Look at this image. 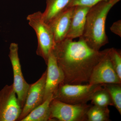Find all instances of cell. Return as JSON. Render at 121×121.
<instances>
[{
  "mask_svg": "<svg viewBox=\"0 0 121 121\" xmlns=\"http://www.w3.org/2000/svg\"><path fill=\"white\" fill-rule=\"evenodd\" d=\"M66 38L56 43L52 52L63 73L62 83L82 84L88 82L92 72L108 52L94 50L84 40Z\"/></svg>",
  "mask_w": 121,
  "mask_h": 121,
  "instance_id": "1",
  "label": "cell"
},
{
  "mask_svg": "<svg viewBox=\"0 0 121 121\" xmlns=\"http://www.w3.org/2000/svg\"><path fill=\"white\" fill-rule=\"evenodd\" d=\"M121 0H107L99 2L90 8L87 14L82 39L91 48L99 51L109 43L105 25L110 11Z\"/></svg>",
  "mask_w": 121,
  "mask_h": 121,
  "instance_id": "2",
  "label": "cell"
},
{
  "mask_svg": "<svg viewBox=\"0 0 121 121\" xmlns=\"http://www.w3.org/2000/svg\"><path fill=\"white\" fill-rule=\"evenodd\" d=\"M27 20L37 36L38 46L36 54L42 57L47 64L48 57L56 44L51 29L44 22L42 13L40 11L28 15Z\"/></svg>",
  "mask_w": 121,
  "mask_h": 121,
  "instance_id": "3",
  "label": "cell"
},
{
  "mask_svg": "<svg viewBox=\"0 0 121 121\" xmlns=\"http://www.w3.org/2000/svg\"><path fill=\"white\" fill-rule=\"evenodd\" d=\"M103 84H70L61 83L53 94V99L71 104H86Z\"/></svg>",
  "mask_w": 121,
  "mask_h": 121,
  "instance_id": "4",
  "label": "cell"
},
{
  "mask_svg": "<svg viewBox=\"0 0 121 121\" xmlns=\"http://www.w3.org/2000/svg\"><path fill=\"white\" fill-rule=\"evenodd\" d=\"M91 106L86 104H68L53 99L50 105V121H87L86 112Z\"/></svg>",
  "mask_w": 121,
  "mask_h": 121,
  "instance_id": "5",
  "label": "cell"
},
{
  "mask_svg": "<svg viewBox=\"0 0 121 121\" xmlns=\"http://www.w3.org/2000/svg\"><path fill=\"white\" fill-rule=\"evenodd\" d=\"M22 110L13 84L5 85L0 91V121H17Z\"/></svg>",
  "mask_w": 121,
  "mask_h": 121,
  "instance_id": "6",
  "label": "cell"
},
{
  "mask_svg": "<svg viewBox=\"0 0 121 121\" xmlns=\"http://www.w3.org/2000/svg\"><path fill=\"white\" fill-rule=\"evenodd\" d=\"M9 49V56L13 72V86L22 109L25 103L30 84L26 82L22 73L18 55V44L12 43Z\"/></svg>",
  "mask_w": 121,
  "mask_h": 121,
  "instance_id": "7",
  "label": "cell"
},
{
  "mask_svg": "<svg viewBox=\"0 0 121 121\" xmlns=\"http://www.w3.org/2000/svg\"><path fill=\"white\" fill-rule=\"evenodd\" d=\"M93 69L88 83L91 85L106 83L121 84V80L115 70L108 52Z\"/></svg>",
  "mask_w": 121,
  "mask_h": 121,
  "instance_id": "8",
  "label": "cell"
},
{
  "mask_svg": "<svg viewBox=\"0 0 121 121\" xmlns=\"http://www.w3.org/2000/svg\"><path fill=\"white\" fill-rule=\"evenodd\" d=\"M46 76L47 70L39 80L30 84L24 105L17 121H20L33 110L43 102Z\"/></svg>",
  "mask_w": 121,
  "mask_h": 121,
  "instance_id": "9",
  "label": "cell"
},
{
  "mask_svg": "<svg viewBox=\"0 0 121 121\" xmlns=\"http://www.w3.org/2000/svg\"><path fill=\"white\" fill-rule=\"evenodd\" d=\"M46 64L47 68L44 101L50 95L54 94L64 79L63 73L57 64L56 58L52 52L50 54Z\"/></svg>",
  "mask_w": 121,
  "mask_h": 121,
  "instance_id": "10",
  "label": "cell"
},
{
  "mask_svg": "<svg viewBox=\"0 0 121 121\" xmlns=\"http://www.w3.org/2000/svg\"><path fill=\"white\" fill-rule=\"evenodd\" d=\"M74 7L67 8L48 24L54 35L55 43L62 41L66 37L70 28Z\"/></svg>",
  "mask_w": 121,
  "mask_h": 121,
  "instance_id": "11",
  "label": "cell"
},
{
  "mask_svg": "<svg viewBox=\"0 0 121 121\" xmlns=\"http://www.w3.org/2000/svg\"><path fill=\"white\" fill-rule=\"evenodd\" d=\"M91 8L74 7L72 15L70 28L66 38L73 39L80 38L84 32L87 14Z\"/></svg>",
  "mask_w": 121,
  "mask_h": 121,
  "instance_id": "12",
  "label": "cell"
},
{
  "mask_svg": "<svg viewBox=\"0 0 121 121\" xmlns=\"http://www.w3.org/2000/svg\"><path fill=\"white\" fill-rule=\"evenodd\" d=\"M70 0H46L45 11L42 13L44 22L48 24L67 8Z\"/></svg>",
  "mask_w": 121,
  "mask_h": 121,
  "instance_id": "13",
  "label": "cell"
},
{
  "mask_svg": "<svg viewBox=\"0 0 121 121\" xmlns=\"http://www.w3.org/2000/svg\"><path fill=\"white\" fill-rule=\"evenodd\" d=\"M53 95H50L43 103L36 107L20 121H47L50 120V105Z\"/></svg>",
  "mask_w": 121,
  "mask_h": 121,
  "instance_id": "14",
  "label": "cell"
},
{
  "mask_svg": "<svg viewBox=\"0 0 121 121\" xmlns=\"http://www.w3.org/2000/svg\"><path fill=\"white\" fill-rule=\"evenodd\" d=\"M86 117L88 121H110V110L108 107L93 105L87 110Z\"/></svg>",
  "mask_w": 121,
  "mask_h": 121,
  "instance_id": "15",
  "label": "cell"
},
{
  "mask_svg": "<svg viewBox=\"0 0 121 121\" xmlns=\"http://www.w3.org/2000/svg\"><path fill=\"white\" fill-rule=\"evenodd\" d=\"M91 101L93 105L99 106L108 107L109 106H114L109 92L103 86L102 88L94 93Z\"/></svg>",
  "mask_w": 121,
  "mask_h": 121,
  "instance_id": "16",
  "label": "cell"
},
{
  "mask_svg": "<svg viewBox=\"0 0 121 121\" xmlns=\"http://www.w3.org/2000/svg\"><path fill=\"white\" fill-rule=\"evenodd\" d=\"M121 84L106 83L103 86L108 91L114 106L121 114Z\"/></svg>",
  "mask_w": 121,
  "mask_h": 121,
  "instance_id": "17",
  "label": "cell"
},
{
  "mask_svg": "<svg viewBox=\"0 0 121 121\" xmlns=\"http://www.w3.org/2000/svg\"><path fill=\"white\" fill-rule=\"evenodd\" d=\"M108 54L114 69L121 80V51L112 48H109Z\"/></svg>",
  "mask_w": 121,
  "mask_h": 121,
  "instance_id": "18",
  "label": "cell"
},
{
  "mask_svg": "<svg viewBox=\"0 0 121 121\" xmlns=\"http://www.w3.org/2000/svg\"><path fill=\"white\" fill-rule=\"evenodd\" d=\"M107 0H70L68 8L82 6L91 8L99 2Z\"/></svg>",
  "mask_w": 121,
  "mask_h": 121,
  "instance_id": "19",
  "label": "cell"
},
{
  "mask_svg": "<svg viewBox=\"0 0 121 121\" xmlns=\"http://www.w3.org/2000/svg\"><path fill=\"white\" fill-rule=\"evenodd\" d=\"M111 31L113 33L121 37V20H118L114 22L110 27Z\"/></svg>",
  "mask_w": 121,
  "mask_h": 121,
  "instance_id": "20",
  "label": "cell"
}]
</instances>
